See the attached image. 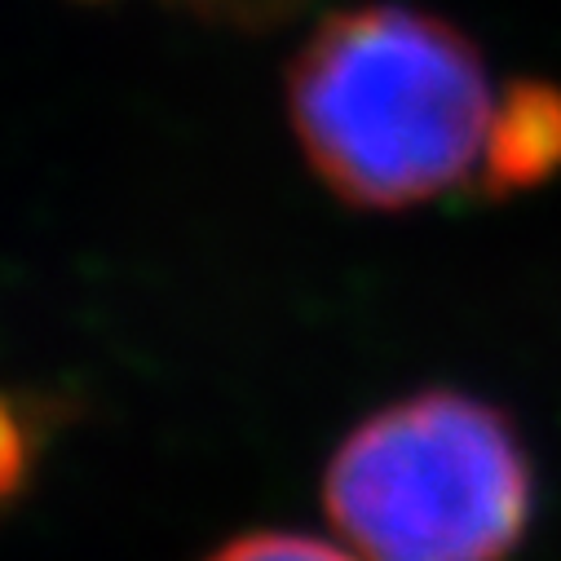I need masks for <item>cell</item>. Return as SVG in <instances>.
Returning a JSON list of instances; mask_svg holds the SVG:
<instances>
[{"mask_svg": "<svg viewBox=\"0 0 561 561\" xmlns=\"http://www.w3.org/2000/svg\"><path fill=\"white\" fill-rule=\"evenodd\" d=\"M495 111L473 45L398 5L328 19L293 67V124L310 164L371 208L430 199L486 164Z\"/></svg>", "mask_w": 561, "mask_h": 561, "instance_id": "obj_1", "label": "cell"}, {"mask_svg": "<svg viewBox=\"0 0 561 561\" xmlns=\"http://www.w3.org/2000/svg\"><path fill=\"white\" fill-rule=\"evenodd\" d=\"M213 561H363V557L341 552V548L319 543V539H301V535H256V539L230 543Z\"/></svg>", "mask_w": 561, "mask_h": 561, "instance_id": "obj_4", "label": "cell"}, {"mask_svg": "<svg viewBox=\"0 0 561 561\" xmlns=\"http://www.w3.org/2000/svg\"><path fill=\"white\" fill-rule=\"evenodd\" d=\"M561 164V89L552 84H513L500 98L486 182L495 191H522L548 178Z\"/></svg>", "mask_w": 561, "mask_h": 561, "instance_id": "obj_3", "label": "cell"}, {"mask_svg": "<svg viewBox=\"0 0 561 561\" xmlns=\"http://www.w3.org/2000/svg\"><path fill=\"white\" fill-rule=\"evenodd\" d=\"M530 482L508 425L469 398L380 411L328 469V513L363 561H500Z\"/></svg>", "mask_w": 561, "mask_h": 561, "instance_id": "obj_2", "label": "cell"}]
</instances>
